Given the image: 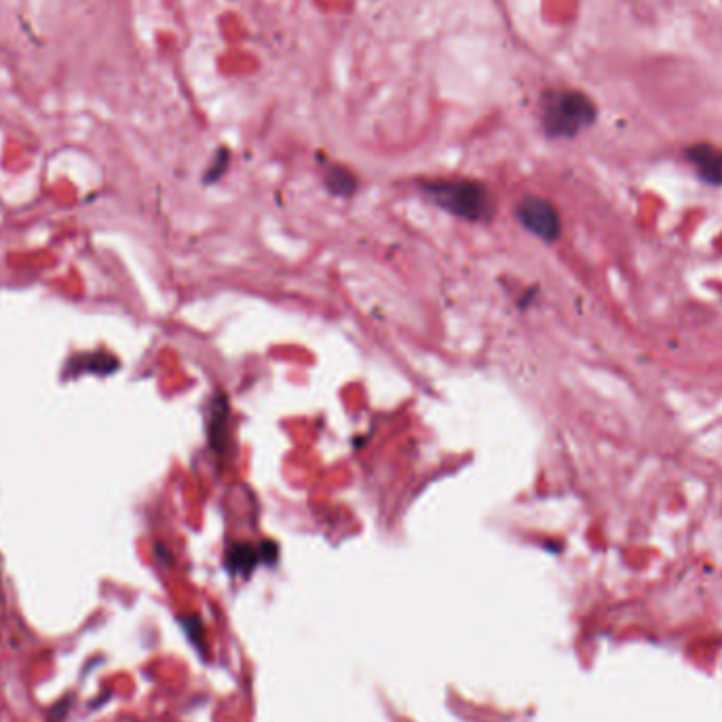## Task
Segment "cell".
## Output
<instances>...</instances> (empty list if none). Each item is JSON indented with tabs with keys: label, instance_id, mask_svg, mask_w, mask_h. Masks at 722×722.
Listing matches in <instances>:
<instances>
[{
	"label": "cell",
	"instance_id": "cell-1",
	"mask_svg": "<svg viewBox=\"0 0 722 722\" xmlns=\"http://www.w3.org/2000/svg\"><path fill=\"white\" fill-rule=\"evenodd\" d=\"M423 193L448 214L471 222H486L494 216V201L488 188L473 180H431L423 184Z\"/></svg>",
	"mask_w": 722,
	"mask_h": 722
},
{
	"label": "cell",
	"instance_id": "cell-2",
	"mask_svg": "<svg viewBox=\"0 0 722 722\" xmlns=\"http://www.w3.org/2000/svg\"><path fill=\"white\" fill-rule=\"evenodd\" d=\"M541 121L547 136L573 138L596 121V106L579 91H547L541 100Z\"/></svg>",
	"mask_w": 722,
	"mask_h": 722
},
{
	"label": "cell",
	"instance_id": "cell-3",
	"mask_svg": "<svg viewBox=\"0 0 722 722\" xmlns=\"http://www.w3.org/2000/svg\"><path fill=\"white\" fill-rule=\"evenodd\" d=\"M516 216L526 231L543 239L545 243H554L562 235V220L558 209L547 199L524 197L516 207Z\"/></svg>",
	"mask_w": 722,
	"mask_h": 722
},
{
	"label": "cell",
	"instance_id": "cell-4",
	"mask_svg": "<svg viewBox=\"0 0 722 722\" xmlns=\"http://www.w3.org/2000/svg\"><path fill=\"white\" fill-rule=\"evenodd\" d=\"M687 159L697 176L712 186H722V150L712 144H695L687 148Z\"/></svg>",
	"mask_w": 722,
	"mask_h": 722
},
{
	"label": "cell",
	"instance_id": "cell-5",
	"mask_svg": "<svg viewBox=\"0 0 722 722\" xmlns=\"http://www.w3.org/2000/svg\"><path fill=\"white\" fill-rule=\"evenodd\" d=\"M277 558V547L273 543H266L264 547L256 549L247 543H239L235 547L228 549L226 554V566L231 573H239V575H247L254 566H258L262 560L266 562H275Z\"/></svg>",
	"mask_w": 722,
	"mask_h": 722
},
{
	"label": "cell",
	"instance_id": "cell-6",
	"mask_svg": "<svg viewBox=\"0 0 722 722\" xmlns=\"http://www.w3.org/2000/svg\"><path fill=\"white\" fill-rule=\"evenodd\" d=\"M226 435H228V402L226 397L218 395L212 399L209 406V423H207V440L216 452L226 450Z\"/></svg>",
	"mask_w": 722,
	"mask_h": 722
},
{
	"label": "cell",
	"instance_id": "cell-7",
	"mask_svg": "<svg viewBox=\"0 0 722 722\" xmlns=\"http://www.w3.org/2000/svg\"><path fill=\"white\" fill-rule=\"evenodd\" d=\"M68 376H74L79 372H95V374H110L112 370H117L119 364L117 359L112 355L104 353V351H95V353H85L70 359L68 364Z\"/></svg>",
	"mask_w": 722,
	"mask_h": 722
},
{
	"label": "cell",
	"instance_id": "cell-8",
	"mask_svg": "<svg viewBox=\"0 0 722 722\" xmlns=\"http://www.w3.org/2000/svg\"><path fill=\"white\" fill-rule=\"evenodd\" d=\"M326 184L332 190V195H338V197H349L355 193V188H357V180L353 178L351 171L342 169V167L328 169Z\"/></svg>",
	"mask_w": 722,
	"mask_h": 722
}]
</instances>
